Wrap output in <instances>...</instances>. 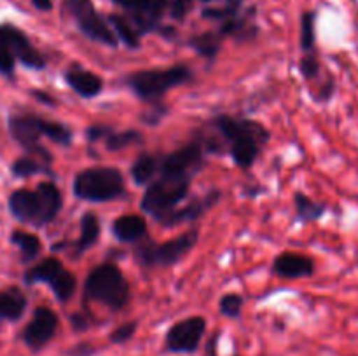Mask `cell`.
<instances>
[{
  "label": "cell",
  "instance_id": "277c9868",
  "mask_svg": "<svg viewBox=\"0 0 358 356\" xmlns=\"http://www.w3.org/2000/svg\"><path fill=\"white\" fill-rule=\"evenodd\" d=\"M17 63L28 70L41 72L48 66V58L20 27L0 23V75L14 82Z\"/></svg>",
  "mask_w": 358,
  "mask_h": 356
},
{
  "label": "cell",
  "instance_id": "f1b7e54d",
  "mask_svg": "<svg viewBox=\"0 0 358 356\" xmlns=\"http://www.w3.org/2000/svg\"><path fill=\"white\" fill-rule=\"evenodd\" d=\"M317 10H304L301 14V49L303 52L317 51Z\"/></svg>",
  "mask_w": 358,
  "mask_h": 356
},
{
  "label": "cell",
  "instance_id": "6da1fadb",
  "mask_svg": "<svg viewBox=\"0 0 358 356\" xmlns=\"http://www.w3.org/2000/svg\"><path fill=\"white\" fill-rule=\"evenodd\" d=\"M208 126L219 138L224 152L229 154L234 166L240 170H250L271 138L269 129L254 119L220 114Z\"/></svg>",
  "mask_w": 358,
  "mask_h": 356
},
{
  "label": "cell",
  "instance_id": "4dcf8cb0",
  "mask_svg": "<svg viewBox=\"0 0 358 356\" xmlns=\"http://www.w3.org/2000/svg\"><path fill=\"white\" fill-rule=\"evenodd\" d=\"M320 56H318L317 51H310V52H303L299 59V72L303 75L304 80L311 82V80H317L320 77Z\"/></svg>",
  "mask_w": 358,
  "mask_h": 356
},
{
  "label": "cell",
  "instance_id": "9c48e42d",
  "mask_svg": "<svg viewBox=\"0 0 358 356\" xmlns=\"http://www.w3.org/2000/svg\"><path fill=\"white\" fill-rule=\"evenodd\" d=\"M63 10L76 23L77 30L91 42L110 49L119 45V38L112 30L108 17L96 9L93 0H63Z\"/></svg>",
  "mask_w": 358,
  "mask_h": 356
},
{
  "label": "cell",
  "instance_id": "7a4b0ae2",
  "mask_svg": "<svg viewBox=\"0 0 358 356\" xmlns=\"http://www.w3.org/2000/svg\"><path fill=\"white\" fill-rule=\"evenodd\" d=\"M7 208L14 220L34 227H45L58 218L63 195L52 180H44L35 188H16L7 198Z\"/></svg>",
  "mask_w": 358,
  "mask_h": 356
},
{
  "label": "cell",
  "instance_id": "4fadbf2b",
  "mask_svg": "<svg viewBox=\"0 0 358 356\" xmlns=\"http://www.w3.org/2000/svg\"><path fill=\"white\" fill-rule=\"evenodd\" d=\"M112 3L121 7L122 14L135 24L142 37L157 34L170 9V0H112Z\"/></svg>",
  "mask_w": 358,
  "mask_h": 356
},
{
  "label": "cell",
  "instance_id": "44dd1931",
  "mask_svg": "<svg viewBox=\"0 0 358 356\" xmlns=\"http://www.w3.org/2000/svg\"><path fill=\"white\" fill-rule=\"evenodd\" d=\"M112 234L121 243H138L147 234V220L142 215H121L112 222Z\"/></svg>",
  "mask_w": 358,
  "mask_h": 356
},
{
  "label": "cell",
  "instance_id": "f35d334b",
  "mask_svg": "<svg viewBox=\"0 0 358 356\" xmlns=\"http://www.w3.org/2000/svg\"><path fill=\"white\" fill-rule=\"evenodd\" d=\"M334 91H336V80L334 79L325 80V82L320 86V91H318L317 100L329 101L332 96H334Z\"/></svg>",
  "mask_w": 358,
  "mask_h": 356
},
{
  "label": "cell",
  "instance_id": "74e56055",
  "mask_svg": "<svg viewBox=\"0 0 358 356\" xmlns=\"http://www.w3.org/2000/svg\"><path fill=\"white\" fill-rule=\"evenodd\" d=\"M96 348L91 342H79L66 351V356H94Z\"/></svg>",
  "mask_w": 358,
  "mask_h": 356
},
{
  "label": "cell",
  "instance_id": "484cf974",
  "mask_svg": "<svg viewBox=\"0 0 358 356\" xmlns=\"http://www.w3.org/2000/svg\"><path fill=\"white\" fill-rule=\"evenodd\" d=\"M294 209H296V216L294 220L303 223L317 222L327 212V205L325 202H318L306 195L304 192H296L294 194Z\"/></svg>",
  "mask_w": 358,
  "mask_h": 356
},
{
  "label": "cell",
  "instance_id": "603a6c76",
  "mask_svg": "<svg viewBox=\"0 0 358 356\" xmlns=\"http://www.w3.org/2000/svg\"><path fill=\"white\" fill-rule=\"evenodd\" d=\"M226 38L220 35L219 30H208L203 34L192 35L187 40V45L196 52L198 56L205 58L208 63H213L217 56L220 54V49Z\"/></svg>",
  "mask_w": 358,
  "mask_h": 356
},
{
  "label": "cell",
  "instance_id": "9a60e30c",
  "mask_svg": "<svg viewBox=\"0 0 358 356\" xmlns=\"http://www.w3.org/2000/svg\"><path fill=\"white\" fill-rule=\"evenodd\" d=\"M59 328V318L51 307L37 306L31 320L21 332V341L31 353H38L56 337Z\"/></svg>",
  "mask_w": 358,
  "mask_h": 356
},
{
  "label": "cell",
  "instance_id": "3957f363",
  "mask_svg": "<svg viewBox=\"0 0 358 356\" xmlns=\"http://www.w3.org/2000/svg\"><path fill=\"white\" fill-rule=\"evenodd\" d=\"M131 299V286L124 272L117 264L105 260L98 264L86 276L83 288L84 304L96 302L110 309L112 313H121Z\"/></svg>",
  "mask_w": 358,
  "mask_h": 356
},
{
  "label": "cell",
  "instance_id": "8fae6325",
  "mask_svg": "<svg viewBox=\"0 0 358 356\" xmlns=\"http://www.w3.org/2000/svg\"><path fill=\"white\" fill-rule=\"evenodd\" d=\"M23 281L28 286L38 283L48 285L59 304L69 302L77 290L76 274L69 271L58 257H45L37 264L30 265L24 271Z\"/></svg>",
  "mask_w": 358,
  "mask_h": 356
},
{
  "label": "cell",
  "instance_id": "1f68e13d",
  "mask_svg": "<svg viewBox=\"0 0 358 356\" xmlns=\"http://www.w3.org/2000/svg\"><path fill=\"white\" fill-rule=\"evenodd\" d=\"M243 297L240 293H226L220 297L219 300V311L222 316L229 318V320H238L243 311Z\"/></svg>",
  "mask_w": 358,
  "mask_h": 356
},
{
  "label": "cell",
  "instance_id": "e0dca14e",
  "mask_svg": "<svg viewBox=\"0 0 358 356\" xmlns=\"http://www.w3.org/2000/svg\"><path fill=\"white\" fill-rule=\"evenodd\" d=\"M273 274L282 279H303L310 278L317 271V264L311 257L296 251H285L280 253L273 260Z\"/></svg>",
  "mask_w": 358,
  "mask_h": 356
},
{
  "label": "cell",
  "instance_id": "8d00e7d4",
  "mask_svg": "<svg viewBox=\"0 0 358 356\" xmlns=\"http://www.w3.org/2000/svg\"><path fill=\"white\" fill-rule=\"evenodd\" d=\"M70 325L76 332H86L94 325V318L87 313L70 314Z\"/></svg>",
  "mask_w": 358,
  "mask_h": 356
},
{
  "label": "cell",
  "instance_id": "30bf717a",
  "mask_svg": "<svg viewBox=\"0 0 358 356\" xmlns=\"http://www.w3.org/2000/svg\"><path fill=\"white\" fill-rule=\"evenodd\" d=\"M45 126L48 119L34 112H13L7 115V131L10 138L24 150V154L35 156L51 166L52 154L41 143V138L45 136Z\"/></svg>",
  "mask_w": 358,
  "mask_h": 356
},
{
  "label": "cell",
  "instance_id": "83f0119b",
  "mask_svg": "<svg viewBox=\"0 0 358 356\" xmlns=\"http://www.w3.org/2000/svg\"><path fill=\"white\" fill-rule=\"evenodd\" d=\"M245 2H247V0H224V6L220 7L205 6L201 9V17L203 20L217 21V23L220 24L224 23V21L240 16L245 10Z\"/></svg>",
  "mask_w": 358,
  "mask_h": 356
},
{
  "label": "cell",
  "instance_id": "b9f144b4",
  "mask_svg": "<svg viewBox=\"0 0 358 356\" xmlns=\"http://www.w3.org/2000/svg\"><path fill=\"white\" fill-rule=\"evenodd\" d=\"M30 2L31 6L37 10H41V13H49V10H52V0H30Z\"/></svg>",
  "mask_w": 358,
  "mask_h": 356
},
{
  "label": "cell",
  "instance_id": "f6af8a7d",
  "mask_svg": "<svg viewBox=\"0 0 358 356\" xmlns=\"http://www.w3.org/2000/svg\"><path fill=\"white\" fill-rule=\"evenodd\" d=\"M234 356H240V355H234Z\"/></svg>",
  "mask_w": 358,
  "mask_h": 356
},
{
  "label": "cell",
  "instance_id": "5b68a950",
  "mask_svg": "<svg viewBox=\"0 0 358 356\" xmlns=\"http://www.w3.org/2000/svg\"><path fill=\"white\" fill-rule=\"evenodd\" d=\"M194 72L187 65H173L168 68L136 70L124 77V86L145 103H159L168 91L192 82Z\"/></svg>",
  "mask_w": 358,
  "mask_h": 356
},
{
  "label": "cell",
  "instance_id": "ac0fdd59",
  "mask_svg": "<svg viewBox=\"0 0 358 356\" xmlns=\"http://www.w3.org/2000/svg\"><path fill=\"white\" fill-rule=\"evenodd\" d=\"M63 80L77 96L84 98V100H93V98L100 96L105 87L101 75L80 65H72L70 68H66L63 72Z\"/></svg>",
  "mask_w": 358,
  "mask_h": 356
},
{
  "label": "cell",
  "instance_id": "7c38bea8",
  "mask_svg": "<svg viewBox=\"0 0 358 356\" xmlns=\"http://www.w3.org/2000/svg\"><path fill=\"white\" fill-rule=\"evenodd\" d=\"M206 156L208 154H206L205 147H203L201 138L196 135V138H192L191 142L182 145L180 149L173 150L170 154H163V157H161L159 175L194 180L196 175L205 170Z\"/></svg>",
  "mask_w": 358,
  "mask_h": 356
},
{
  "label": "cell",
  "instance_id": "ee69618b",
  "mask_svg": "<svg viewBox=\"0 0 358 356\" xmlns=\"http://www.w3.org/2000/svg\"><path fill=\"white\" fill-rule=\"evenodd\" d=\"M199 2H203V3H205V6H210V3H212L213 0H199Z\"/></svg>",
  "mask_w": 358,
  "mask_h": 356
},
{
  "label": "cell",
  "instance_id": "836d02e7",
  "mask_svg": "<svg viewBox=\"0 0 358 356\" xmlns=\"http://www.w3.org/2000/svg\"><path fill=\"white\" fill-rule=\"evenodd\" d=\"M196 0H170V9H168V16L177 23H184L187 20L189 14L194 9Z\"/></svg>",
  "mask_w": 358,
  "mask_h": 356
},
{
  "label": "cell",
  "instance_id": "ba28073f",
  "mask_svg": "<svg viewBox=\"0 0 358 356\" xmlns=\"http://www.w3.org/2000/svg\"><path fill=\"white\" fill-rule=\"evenodd\" d=\"M199 241V230L191 229L180 236L168 239L164 243H138L135 248V260L136 264L145 269L156 267H171L178 264L185 255L191 253Z\"/></svg>",
  "mask_w": 358,
  "mask_h": 356
},
{
  "label": "cell",
  "instance_id": "52a82bcc",
  "mask_svg": "<svg viewBox=\"0 0 358 356\" xmlns=\"http://www.w3.org/2000/svg\"><path fill=\"white\" fill-rule=\"evenodd\" d=\"M192 180L189 178L159 175L152 184L145 187V192L140 199V208L157 222L161 216L178 208V205L189 195Z\"/></svg>",
  "mask_w": 358,
  "mask_h": 356
},
{
  "label": "cell",
  "instance_id": "d6a6232c",
  "mask_svg": "<svg viewBox=\"0 0 358 356\" xmlns=\"http://www.w3.org/2000/svg\"><path fill=\"white\" fill-rule=\"evenodd\" d=\"M136 332H138V321H124V323L115 327L114 330L108 334V341H110V344H126V342H129L135 337Z\"/></svg>",
  "mask_w": 358,
  "mask_h": 356
},
{
  "label": "cell",
  "instance_id": "8992f818",
  "mask_svg": "<svg viewBox=\"0 0 358 356\" xmlns=\"http://www.w3.org/2000/svg\"><path fill=\"white\" fill-rule=\"evenodd\" d=\"M73 195L86 202H110L124 198V175L112 166L80 170L72 181Z\"/></svg>",
  "mask_w": 358,
  "mask_h": 356
},
{
  "label": "cell",
  "instance_id": "e575fe53",
  "mask_svg": "<svg viewBox=\"0 0 358 356\" xmlns=\"http://www.w3.org/2000/svg\"><path fill=\"white\" fill-rule=\"evenodd\" d=\"M166 114H168V108L159 101V103H152V108H149L147 112H143V114L140 115V119H142L143 124L156 126L163 121V117Z\"/></svg>",
  "mask_w": 358,
  "mask_h": 356
},
{
  "label": "cell",
  "instance_id": "7402d4cb",
  "mask_svg": "<svg viewBox=\"0 0 358 356\" xmlns=\"http://www.w3.org/2000/svg\"><path fill=\"white\" fill-rule=\"evenodd\" d=\"M161 157H163V154L150 152H143L136 157L135 163L129 168V175H131L135 185L147 187L156 180L161 170Z\"/></svg>",
  "mask_w": 358,
  "mask_h": 356
},
{
  "label": "cell",
  "instance_id": "d4e9b609",
  "mask_svg": "<svg viewBox=\"0 0 358 356\" xmlns=\"http://www.w3.org/2000/svg\"><path fill=\"white\" fill-rule=\"evenodd\" d=\"M108 23H110L112 30L117 35L119 44L124 45L126 49H131V51H136V49L142 47V35L136 30L135 24L124 16V14L112 13L108 14Z\"/></svg>",
  "mask_w": 358,
  "mask_h": 356
},
{
  "label": "cell",
  "instance_id": "ffe728a7",
  "mask_svg": "<svg viewBox=\"0 0 358 356\" xmlns=\"http://www.w3.org/2000/svg\"><path fill=\"white\" fill-rule=\"evenodd\" d=\"M101 234V220L94 212H86L80 216V234L76 241L70 243L73 248V257L79 258L87 250L94 246L100 241Z\"/></svg>",
  "mask_w": 358,
  "mask_h": 356
},
{
  "label": "cell",
  "instance_id": "d590c367",
  "mask_svg": "<svg viewBox=\"0 0 358 356\" xmlns=\"http://www.w3.org/2000/svg\"><path fill=\"white\" fill-rule=\"evenodd\" d=\"M114 131V128L108 124H101V122H96V124H91L86 128V138L87 142H103L110 133Z\"/></svg>",
  "mask_w": 358,
  "mask_h": 356
},
{
  "label": "cell",
  "instance_id": "7bdbcfd3",
  "mask_svg": "<svg viewBox=\"0 0 358 356\" xmlns=\"http://www.w3.org/2000/svg\"><path fill=\"white\" fill-rule=\"evenodd\" d=\"M217 342H219V334L210 339L208 346H206V356H217Z\"/></svg>",
  "mask_w": 358,
  "mask_h": 356
},
{
  "label": "cell",
  "instance_id": "d6986e66",
  "mask_svg": "<svg viewBox=\"0 0 358 356\" xmlns=\"http://www.w3.org/2000/svg\"><path fill=\"white\" fill-rule=\"evenodd\" d=\"M28 307V297L20 286L0 288V321L16 323L24 316Z\"/></svg>",
  "mask_w": 358,
  "mask_h": 356
},
{
  "label": "cell",
  "instance_id": "5bb4252c",
  "mask_svg": "<svg viewBox=\"0 0 358 356\" xmlns=\"http://www.w3.org/2000/svg\"><path fill=\"white\" fill-rule=\"evenodd\" d=\"M206 325L203 316H187L177 321L164 335V349L171 355H194L206 334Z\"/></svg>",
  "mask_w": 358,
  "mask_h": 356
},
{
  "label": "cell",
  "instance_id": "cb8c5ba5",
  "mask_svg": "<svg viewBox=\"0 0 358 356\" xmlns=\"http://www.w3.org/2000/svg\"><path fill=\"white\" fill-rule=\"evenodd\" d=\"M10 244L20 250V262L21 264H34L42 251V241L37 234L27 232V230L14 229L9 236Z\"/></svg>",
  "mask_w": 358,
  "mask_h": 356
},
{
  "label": "cell",
  "instance_id": "ab89813d",
  "mask_svg": "<svg viewBox=\"0 0 358 356\" xmlns=\"http://www.w3.org/2000/svg\"><path fill=\"white\" fill-rule=\"evenodd\" d=\"M30 93H31V96H34L37 101H41L42 105H48V107H55V105H56L55 98H52L49 93H45V91L31 89Z\"/></svg>",
  "mask_w": 358,
  "mask_h": 356
},
{
  "label": "cell",
  "instance_id": "4316f807",
  "mask_svg": "<svg viewBox=\"0 0 358 356\" xmlns=\"http://www.w3.org/2000/svg\"><path fill=\"white\" fill-rule=\"evenodd\" d=\"M10 173H13L14 178H30L35 177V175H49L51 178L55 177V171L49 164L37 159L35 156H30V154L16 157L10 164Z\"/></svg>",
  "mask_w": 358,
  "mask_h": 356
},
{
  "label": "cell",
  "instance_id": "2e32d148",
  "mask_svg": "<svg viewBox=\"0 0 358 356\" xmlns=\"http://www.w3.org/2000/svg\"><path fill=\"white\" fill-rule=\"evenodd\" d=\"M220 199H222V191H220V188H210V191H206L205 194L199 195V198L192 199V201L187 202L185 206H178L173 212L161 216V218L157 220V223L163 227H175L180 225V223L196 222V220H199L201 216H205Z\"/></svg>",
  "mask_w": 358,
  "mask_h": 356
},
{
  "label": "cell",
  "instance_id": "60d3db41",
  "mask_svg": "<svg viewBox=\"0 0 358 356\" xmlns=\"http://www.w3.org/2000/svg\"><path fill=\"white\" fill-rule=\"evenodd\" d=\"M177 28L171 27V24H163V27L157 30V35H161L163 38H166V40H173L175 37H177Z\"/></svg>",
  "mask_w": 358,
  "mask_h": 356
},
{
  "label": "cell",
  "instance_id": "f546056e",
  "mask_svg": "<svg viewBox=\"0 0 358 356\" xmlns=\"http://www.w3.org/2000/svg\"><path fill=\"white\" fill-rule=\"evenodd\" d=\"M143 142V135L136 129H126V131H112L107 138L103 140L105 149L110 152H117V150L128 149L131 145H138Z\"/></svg>",
  "mask_w": 358,
  "mask_h": 356
}]
</instances>
